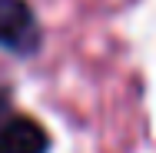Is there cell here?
I'll return each mask as SVG.
<instances>
[{
    "label": "cell",
    "mask_w": 156,
    "mask_h": 153,
    "mask_svg": "<svg viewBox=\"0 0 156 153\" xmlns=\"http://www.w3.org/2000/svg\"><path fill=\"white\" fill-rule=\"evenodd\" d=\"M40 40L37 17L27 0H0V47L30 53Z\"/></svg>",
    "instance_id": "1"
},
{
    "label": "cell",
    "mask_w": 156,
    "mask_h": 153,
    "mask_svg": "<svg viewBox=\"0 0 156 153\" xmlns=\"http://www.w3.org/2000/svg\"><path fill=\"white\" fill-rule=\"evenodd\" d=\"M50 137L30 117H10L0 126V153H47Z\"/></svg>",
    "instance_id": "2"
},
{
    "label": "cell",
    "mask_w": 156,
    "mask_h": 153,
    "mask_svg": "<svg viewBox=\"0 0 156 153\" xmlns=\"http://www.w3.org/2000/svg\"><path fill=\"white\" fill-rule=\"evenodd\" d=\"M0 113H3V97H0Z\"/></svg>",
    "instance_id": "3"
}]
</instances>
